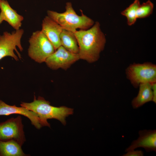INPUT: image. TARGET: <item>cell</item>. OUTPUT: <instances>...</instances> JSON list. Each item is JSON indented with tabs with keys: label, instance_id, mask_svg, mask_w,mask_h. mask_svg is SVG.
<instances>
[{
	"label": "cell",
	"instance_id": "cell-10",
	"mask_svg": "<svg viewBox=\"0 0 156 156\" xmlns=\"http://www.w3.org/2000/svg\"><path fill=\"white\" fill-rule=\"evenodd\" d=\"M18 114L27 118L31 124L38 129L42 126L40 120L38 115L34 112L21 107L15 105H10L0 100V116H8L12 114Z\"/></svg>",
	"mask_w": 156,
	"mask_h": 156
},
{
	"label": "cell",
	"instance_id": "cell-3",
	"mask_svg": "<svg viewBox=\"0 0 156 156\" xmlns=\"http://www.w3.org/2000/svg\"><path fill=\"white\" fill-rule=\"evenodd\" d=\"M65 11L62 13L48 10L47 16L59 24L63 28L75 33L77 29L87 30L94 24V21L81 13L78 15L73 8L72 3H66Z\"/></svg>",
	"mask_w": 156,
	"mask_h": 156
},
{
	"label": "cell",
	"instance_id": "cell-8",
	"mask_svg": "<svg viewBox=\"0 0 156 156\" xmlns=\"http://www.w3.org/2000/svg\"><path fill=\"white\" fill-rule=\"evenodd\" d=\"M79 59L78 54L70 52L61 45L45 62L47 65L52 69L61 68L66 70Z\"/></svg>",
	"mask_w": 156,
	"mask_h": 156
},
{
	"label": "cell",
	"instance_id": "cell-12",
	"mask_svg": "<svg viewBox=\"0 0 156 156\" xmlns=\"http://www.w3.org/2000/svg\"><path fill=\"white\" fill-rule=\"evenodd\" d=\"M0 16L3 21L7 22L15 30L20 29L23 17L13 9L6 0H0Z\"/></svg>",
	"mask_w": 156,
	"mask_h": 156
},
{
	"label": "cell",
	"instance_id": "cell-9",
	"mask_svg": "<svg viewBox=\"0 0 156 156\" xmlns=\"http://www.w3.org/2000/svg\"><path fill=\"white\" fill-rule=\"evenodd\" d=\"M139 137L127 148L126 152L139 147L144 148L147 152L156 151V130H144L139 132Z\"/></svg>",
	"mask_w": 156,
	"mask_h": 156
},
{
	"label": "cell",
	"instance_id": "cell-14",
	"mask_svg": "<svg viewBox=\"0 0 156 156\" xmlns=\"http://www.w3.org/2000/svg\"><path fill=\"white\" fill-rule=\"evenodd\" d=\"M21 146L13 140H0V156H26Z\"/></svg>",
	"mask_w": 156,
	"mask_h": 156
},
{
	"label": "cell",
	"instance_id": "cell-5",
	"mask_svg": "<svg viewBox=\"0 0 156 156\" xmlns=\"http://www.w3.org/2000/svg\"><path fill=\"white\" fill-rule=\"evenodd\" d=\"M126 74L135 87L142 83L156 82V66L150 63L131 64L126 69Z\"/></svg>",
	"mask_w": 156,
	"mask_h": 156
},
{
	"label": "cell",
	"instance_id": "cell-7",
	"mask_svg": "<svg viewBox=\"0 0 156 156\" xmlns=\"http://www.w3.org/2000/svg\"><path fill=\"white\" fill-rule=\"evenodd\" d=\"M0 140H13L22 146L25 138L21 116L12 118L0 123Z\"/></svg>",
	"mask_w": 156,
	"mask_h": 156
},
{
	"label": "cell",
	"instance_id": "cell-6",
	"mask_svg": "<svg viewBox=\"0 0 156 156\" xmlns=\"http://www.w3.org/2000/svg\"><path fill=\"white\" fill-rule=\"evenodd\" d=\"M24 33L23 29H19L11 33L5 31L2 35H0V60L5 57L9 56L18 60V57L14 53V51L19 58L21 57L16 47H18L20 51H23L21 40Z\"/></svg>",
	"mask_w": 156,
	"mask_h": 156
},
{
	"label": "cell",
	"instance_id": "cell-18",
	"mask_svg": "<svg viewBox=\"0 0 156 156\" xmlns=\"http://www.w3.org/2000/svg\"><path fill=\"white\" fill-rule=\"evenodd\" d=\"M123 156H143L144 152L141 150H134L127 152Z\"/></svg>",
	"mask_w": 156,
	"mask_h": 156
},
{
	"label": "cell",
	"instance_id": "cell-20",
	"mask_svg": "<svg viewBox=\"0 0 156 156\" xmlns=\"http://www.w3.org/2000/svg\"><path fill=\"white\" fill-rule=\"evenodd\" d=\"M3 20H2V18L1 17V16H0V24L2 23V22L3 21Z\"/></svg>",
	"mask_w": 156,
	"mask_h": 156
},
{
	"label": "cell",
	"instance_id": "cell-2",
	"mask_svg": "<svg viewBox=\"0 0 156 156\" xmlns=\"http://www.w3.org/2000/svg\"><path fill=\"white\" fill-rule=\"evenodd\" d=\"M21 107L36 113L39 117L42 126L50 127L47 121L50 119H55L63 125L66 124V118L73 113V109L66 106L55 107L51 105L50 103L43 97L39 96L37 99L34 96V101L30 103L21 102Z\"/></svg>",
	"mask_w": 156,
	"mask_h": 156
},
{
	"label": "cell",
	"instance_id": "cell-17",
	"mask_svg": "<svg viewBox=\"0 0 156 156\" xmlns=\"http://www.w3.org/2000/svg\"><path fill=\"white\" fill-rule=\"evenodd\" d=\"M154 4L150 0L140 4L137 11V18H142L150 16L153 13Z\"/></svg>",
	"mask_w": 156,
	"mask_h": 156
},
{
	"label": "cell",
	"instance_id": "cell-19",
	"mask_svg": "<svg viewBox=\"0 0 156 156\" xmlns=\"http://www.w3.org/2000/svg\"><path fill=\"white\" fill-rule=\"evenodd\" d=\"M153 95L152 101L155 103H156V82L151 83Z\"/></svg>",
	"mask_w": 156,
	"mask_h": 156
},
{
	"label": "cell",
	"instance_id": "cell-15",
	"mask_svg": "<svg viewBox=\"0 0 156 156\" xmlns=\"http://www.w3.org/2000/svg\"><path fill=\"white\" fill-rule=\"evenodd\" d=\"M61 45L73 53L78 54L79 47L74 33L63 29L60 36Z\"/></svg>",
	"mask_w": 156,
	"mask_h": 156
},
{
	"label": "cell",
	"instance_id": "cell-16",
	"mask_svg": "<svg viewBox=\"0 0 156 156\" xmlns=\"http://www.w3.org/2000/svg\"><path fill=\"white\" fill-rule=\"evenodd\" d=\"M140 5L139 0H135L132 3L121 12V14L126 17L128 25H132L136 22L137 19V11Z\"/></svg>",
	"mask_w": 156,
	"mask_h": 156
},
{
	"label": "cell",
	"instance_id": "cell-1",
	"mask_svg": "<svg viewBox=\"0 0 156 156\" xmlns=\"http://www.w3.org/2000/svg\"><path fill=\"white\" fill-rule=\"evenodd\" d=\"M74 34L79 49L80 59L92 63L97 61L104 48L106 39L100 23L96 21L87 30H77Z\"/></svg>",
	"mask_w": 156,
	"mask_h": 156
},
{
	"label": "cell",
	"instance_id": "cell-11",
	"mask_svg": "<svg viewBox=\"0 0 156 156\" xmlns=\"http://www.w3.org/2000/svg\"><path fill=\"white\" fill-rule=\"evenodd\" d=\"M63 28L48 16H45L42 23V32L51 42L56 50L61 45L60 34Z\"/></svg>",
	"mask_w": 156,
	"mask_h": 156
},
{
	"label": "cell",
	"instance_id": "cell-13",
	"mask_svg": "<svg viewBox=\"0 0 156 156\" xmlns=\"http://www.w3.org/2000/svg\"><path fill=\"white\" fill-rule=\"evenodd\" d=\"M139 91L137 96L132 100L131 105L134 109H137L145 103L152 101L153 98L151 83H141L139 86Z\"/></svg>",
	"mask_w": 156,
	"mask_h": 156
},
{
	"label": "cell",
	"instance_id": "cell-4",
	"mask_svg": "<svg viewBox=\"0 0 156 156\" xmlns=\"http://www.w3.org/2000/svg\"><path fill=\"white\" fill-rule=\"evenodd\" d=\"M29 56L36 62L41 63L55 51L53 44L41 31L33 32L29 40Z\"/></svg>",
	"mask_w": 156,
	"mask_h": 156
}]
</instances>
